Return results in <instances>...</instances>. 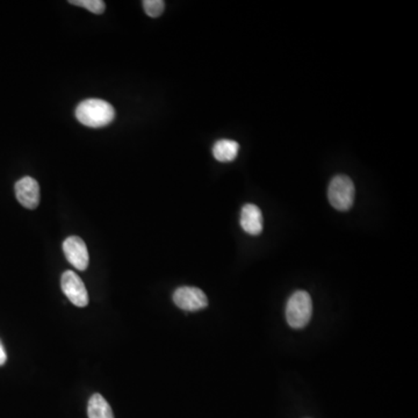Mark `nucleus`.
<instances>
[{
	"label": "nucleus",
	"mask_w": 418,
	"mask_h": 418,
	"mask_svg": "<svg viewBox=\"0 0 418 418\" xmlns=\"http://www.w3.org/2000/svg\"><path fill=\"white\" fill-rule=\"evenodd\" d=\"M174 303L185 312H198L208 306L206 294L196 287H179L174 293Z\"/></svg>",
	"instance_id": "nucleus-5"
},
{
	"label": "nucleus",
	"mask_w": 418,
	"mask_h": 418,
	"mask_svg": "<svg viewBox=\"0 0 418 418\" xmlns=\"http://www.w3.org/2000/svg\"><path fill=\"white\" fill-rule=\"evenodd\" d=\"M312 315V298L305 290H298L290 296L286 307V319L294 329H303Z\"/></svg>",
	"instance_id": "nucleus-2"
},
{
	"label": "nucleus",
	"mask_w": 418,
	"mask_h": 418,
	"mask_svg": "<svg viewBox=\"0 0 418 418\" xmlns=\"http://www.w3.org/2000/svg\"><path fill=\"white\" fill-rule=\"evenodd\" d=\"M356 196L354 181L344 174H338L329 183L328 198L332 206L345 212L352 207Z\"/></svg>",
	"instance_id": "nucleus-3"
},
{
	"label": "nucleus",
	"mask_w": 418,
	"mask_h": 418,
	"mask_svg": "<svg viewBox=\"0 0 418 418\" xmlns=\"http://www.w3.org/2000/svg\"><path fill=\"white\" fill-rule=\"evenodd\" d=\"M241 225L249 235L257 236L263 232V214L259 207L247 203L241 212Z\"/></svg>",
	"instance_id": "nucleus-8"
},
{
	"label": "nucleus",
	"mask_w": 418,
	"mask_h": 418,
	"mask_svg": "<svg viewBox=\"0 0 418 418\" xmlns=\"http://www.w3.org/2000/svg\"><path fill=\"white\" fill-rule=\"evenodd\" d=\"M239 145L237 142L232 141V140H220L213 147V156L216 161L229 163V162L235 161Z\"/></svg>",
	"instance_id": "nucleus-9"
},
{
	"label": "nucleus",
	"mask_w": 418,
	"mask_h": 418,
	"mask_svg": "<svg viewBox=\"0 0 418 418\" xmlns=\"http://www.w3.org/2000/svg\"><path fill=\"white\" fill-rule=\"evenodd\" d=\"M65 257L72 266L77 270L85 271L89 266V251L85 242L78 236H70L63 243Z\"/></svg>",
	"instance_id": "nucleus-6"
},
{
	"label": "nucleus",
	"mask_w": 418,
	"mask_h": 418,
	"mask_svg": "<svg viewBox=\"0 0 418 418\" xmlns=\"http://www.w3.org/2000/svg\"><path fill=\"white\" fill-rule=\"evenodd\" d=\"M69 3L76 6L84 7L94 14H103L106 9L103 0H70Z\"/></svg>",
	"instance_id": "nucleus-11"
},
{
	"label": "nucleus",
	"mask_w": 418,
	"mask_h": 418,
	"mask_svg": "<svg viewBox=\"0 0 418 418\" xmlns=\"http://www.w3.org/2000/svg\"><path fill=\"white\" fill-rule=\"evenodd\" d=\"M62 290L74 306L86 307L89 294L83 280L74 271H65L61 278Z\"/></svg>",
	"instance_id": "nucleus-4"
},
{
	"label": "nucleus",
	"mask_w": 418,
	"mask_h": 418,
	"mask_svg": "<svg viewBox=\"0 0 418 418\" xmlns=\"http://www.w3.org/2000/svg\"><path fill=\"white\" fill-rule=\"evenodd\" d=\"M14 190L16 199L25 208L35 209L39 206L40 186L34 178H21L19 181H16Z\"/></svg>",
	"instance_id": "nucleus-7"
},
{
	"label": "nucleus",
	"mask_w": 418,
	"mask_h": 418,
	"mask_svg": "<svg viewBox=\"0 0 418 418\" xmlns=\"http://www.w3.org/2000/svg\"><path fill=\"white\" fill-rule=\"evenodd\" d=\"M6 361H7L6 351H5V348H4V345L1 344V341H0V366H3L4 363H6Z\"/></svg>",
	"instance_id": "nucleus-13"
},
{
	"label": "nucleus",
	"mask_w": 418,
	"mask_h": 418,
	"mask_svg": "<svg viewBox=\"0 0 418 418\" xmlns=\"http://www.w3.org/2000/svg\"><path fill=\"white\" fill-rule=\"evenodd\" d=\"M87 415L89 418H114L111 405L100 394L91 396L87 405Z\"/></svg>",
	"instance_id": "nucleus-10"
},
{
	"label": "nucleus",
	"mask_w": 418,
	"mask_h": 418,
	"mask_svg": "<svg viewBox=\"0 0 418 418\" xmlns=\"http://www.w3.org/2000/svg\"><path fill=\"white\" fill-rule=\"evenodd\" d=\"M143 9L145 13L152 18H158L164 12L165 3L163 0H145Z\"/></svg>",
	"instance_id": "nucleus-12"
},
{
	"label": "nucleus",
	"mask_w": 418,
	"mask_h": 418,
	"mask_svg": "<svg viewBox=\"0 0 418 418\" xmlns=\"http://www.w3.org/2000/svg\"><path fill=\"white\" fill-rule=\"evenodd\" d=\"M79 123L91 128H101L110 125L115 118V111L110 103L101 99H87L76 108Z\"/></svg>",
	"instance_id": "nucleus-1"
}]
</instances>
